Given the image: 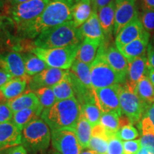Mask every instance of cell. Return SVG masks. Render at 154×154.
I'll return each mask as SVG.
<instances>
[{"mask_svg": "<svg viewBox=\"0 0 154 154\" xmlns=\"http://www.w3.org/2000/svg\"><path fill=\"white\" fill-rule=\"evenodd\" d=\"M75 0H49L37 19L21 31L24 36L36 38L44 31L71 22Z\"/></svg>", "mask_w": 154, "mask_h": 154, "instance_id": "obj_1", "label": "cell"}, {"mask_svg": "<svg viewBox=\"0 0 154 154\" xmlns=\"http://www.w3.org/2000/svg\"><path fill=\"white\" fill-rule=\"evenodd\" d=\"M81 115V106L76 98L58 101L49 109L42 111L41 119L51 131L74 128Z\"/></svg>", "mask_w": 154, "mask_h": 154, "instance_id": "obj_2", "label": "cell"}, {"mask_svg": "<svg viewBox=\"0 0 154 154\" xmlns=\"http://www.w3.org/2000/svg\"><path fill=\"white\" fill-rule=\"evenodd\" d=\"M83 39L79 28L71 21L42 32L35 38L34 44L35 47L53 49L79 45Z\"/></svg>", "mask_w": 154, "mask_h": 154, "instance_id": "obj_3", "label": "cell"}, {"mask_svg": "<svg viewBox=\"0 0 154 154\" xmlns=\"http://www.w3.org/2000/svg\"><path fill=\"white\" fill-rule=\"evenodd\" d=\"M105 48L103 42L100 46L95 59L91 64V82L94 90L116 84H123L126 82L108 63L105 55Z\"/></svg>", "mask_w": 154, "mask_h": 154, "instance_id": "obj_4", "label": "cell"}, {"mask_svg": "<svg viewBox=\"0 0 154 154\" xmlns=\"http://www.w3.org/2000/svg\"><path fill=\"white\" fill-rule=\"evenodd\" d=\"M49 2V0H30L16 5L5 3L3 11L21 32L39 17Z\"/></svg>", "mask_w": 154, "mask_h": 154, "instance_id": "obj_5", "label": "cell"}, {"mask_svg": "<svg viewBox=\"0 0 154 154\" xmlns=\"http://www.w3.org/2000/svg\"><path fill=\"white\" fill-rule=\"evenodd\" d=\"M22 145L33 153L46 151L51 141V131L47 123L36 119L26 125L21 131Z\"/></svg>", "mask_w": 154, "mask_h": 154, "instance_id": "obj_6", "label": "cell"}, {"mask_svg": "<svg viewBox=\"0 0 154 154\" xmlns=\"http://www.w3.org/2000/svg\"><path fill=\"white\" fill-rule=\"evenodd\" d=\"M80 44L53 49L34 47L32 53L44 61L49 67L68 70L76 59Z\"/></svg>", "mask_w": 154, "mask_h": 154, "instance_id": "obj_7", "label": "cell"}, {"mask_svg": "<svg viewBox=\"0 0 154 154\" xmlns=\"http://www.w3.org/2000/svg\"><path fill=\"white\" fill-rule=\"evenodd\" d=\"M119 102L122 114L126 116L131 124L133 125L139 122L147 106L132 91L126 82L120 85Z\"/></svg>", "mask_w": 154, "mask_h": 154, "instance_id": "obj_8", "label": "cell"}, {"mask_svg": "<svg viewBox=\"0 0 154 154\" xmlns=\"http://www.w3.org/2000/svg\"><path fill=\"white\" fill-rule=\"evenodd\" d=\"M51 131V144L59 154H80V145L74 128H60Z\"/></svg>", "mask_w": 154, "mask_h": 154, "instance_id": "obj_9", "label": "cell"}, {"mask_svg": "<svg viewBox=\"0 0 154 154\" xmlns=\"http://www.w3.org/2000/svg\"><path fill=\"white\" fill-rule=\"evenodd\" d=\"M121 84L94 90L96 104L102 113L114 112L123 115L119 102V88Z\"/></svg>", "mask_w": 154, "mask_h": 154, "instance_id": "obj_10", "label": "cell"}, {"mask_svg": "<svg viewBox=\"0 0 154 154\" xmlns=\"http://www.w3.org/2000/svg\"><path fill=\"white\" fill-rule=\"evenodd\" d=\"M138 17L136 0H115V23L113 34L119 32L131 21Z\"/></svg>", "mask_w": 154, "mask_h": 154, "instance_id": "obj_11", "label": "cell"}, {"mask_svg": "<svg viewBox=\"0 0 154 154\" xmlns=\"http://www.w3.org/2000/svg\"><path fill=\"white\" fill-rule=\"evenodd\" d=\"M68 70L48 67L31 78L28 84L29 88L30 91H35L42 87H51L62 79Z\"/></svg>", "mask_w": 154, "mask_h": 154, "instance_id": "obj_12", "label": "cell"}, {"mask_svg": "<svg viewBox=\"0 0 154 154\" xmlns=\"http://www.w3.org/2000/svg\"><path fill=\"white\" fill-rule=\"evenodd\" d=\"M0 67L5 69L12 78L31 79V76L26 73L22 55L16 51L0 56Z\"/></svg>", "mask_w": 154, "mask_h": 154, "instance_id": "obj_13", "label": "cell"}, {"mask_svg": "<svg viewBox=\"0 0 154 154\" xmlns=\"http://www.w3.org/2000/svg\"><path fill=\"white\" fill-rule=\"evenodd\" d=\"M146 32L139 16L127 24L116 36L115 44L117 48L123 47L140 37Z\"/></svg>", "mask_w": 154, "mask_h": 154, "instance_id": "obj_14", "label": "cell"}, {"mask_svg": "<svg viewBox=\"0 0 154 154\" xmlns=\"http://www.w3.org/2000/svg\"><path fill=\"white\" fill-rule=\"evenodd\" d=\"M149 61L146 55L128 61L126 84L134 91L137 83L146 75L149 69Z\"/></svg>", "mask_w": 154, "mask_h": 154, "instance_id": "obj_15", "label": "cell"}, {"mask_svg": "<svg viewBox=\"0 0 154 154\" xmlns=\"http://www.w3.org/2000/svg\"><path fill=\"white\" fill-rule=\"evenodd\" d=\"M22 145V134L12 121L0 124V151Z\"/></svg>", "mask_w": 154, "mask_h": 154, "instance_id": "obj_16", "label": "cell"}, {"mask_svg": "<svg viewBox=\"0 0 154 154\" xmlns=\"http://www.w3.org/2000/svg\"><path fill=\"white\" fill-rule=\"evenodd\" d=\"M150 36L151 34L146 31L145 33L137 39L117 49L128 59V61L142 57L146 55L147 51L148 46L150 43Z\"/></svg>", "mask_w": 154, "mask_h": 154, "instance_id": "obj_17", "label": "cell"}, {"mask_svg": "<svg viewBox=\"0 0 154 154\" xmlns=\"http://www.w3.org/2000/svg\"><path fill=\"white\" fill-rule=\"evenodd\" d=\"M105 55L108 63L119 75L126 80L128 61L115 46L105 48Z\"/></svg>", "mask_w": 154, "mask_h": 154, "instance_id": "obj_18", "label": "cell"}, {"mask_svg": "<svg viewBox=\"0 0 154 154\" xmlns=\"http://www.w3.org/2000/svg\"><path fill=\"white\" fill-rule=\"evenodd\" d=\"M98 17L106 38H111L113 34L115 23V0L98 11Z\"/></svg>", "mask_w": 154, "mask_h": 154, "instance_id": "obj_19", "label": "cell"}, {"mask_svg": "<svg viewBox=\"0 0 154 154\" xmlns=\"http://www.w3.org/2000/svg\"><path fill=\"white\" fill-rule=\"evenodd\" d=\"M102 42H103L101 40L84 38L79 47L76 59L91 65L95 59Z\"/></svg>", "mask_w": 154, "mask_h": 154, "instance_id": "obj_20", "label": "cell"}, {"mask_svg": "<svg viewBox=\"0 0 154 154\" xmlns=\"http://www.w3.org/2000/svg\"><path fill=\"white\" fill-rule=\"evenodd\" d=\"M83 38L101 40L104 42L105 36L100 25L98 13L92 11L91 15L88 20L79 27Z\"/></svg>", "mask_w": 154, "mask_h": 154, "instance_id": "obj_21", "label": "cell"}, {"mask_svg": "<svg viewBox=\"0 0 154 154\" xmlns=\"http://www.w3.org/2000/svg\"><path fill=\"white\" fill-rule=\"evenodd\" d=\"M7 103L13 113L29 108L40 106L37 96L34 91H27L17 97L8 100Z\"/></svg>", "mask_w": 154, "mask_h": 154, "instance_id": "obj_22", "label": "cell"}, {"mask_svg": "<svg viewBox=\"0 0 154 154\" xmlns=\"http://www.w3.org/2000/svg\"><path fill=\"white\" fill-rule=\"evenodd\" d=\"M139 128L141 131L142 147L146 148L150 154H154V125L147 116L139 122Z\"/></svg>", "mask_w": 154, "mask_h": 154, "instance_id": "obj_23", "label": "cell"}, {"mask_svg": "<svg viewBox=\"0 0 154 154\" xmlns=\"http://www.w3.org/2000/svg\"><path fill=\"white\" fill-rule=\"evenodd\" d=\"M42 111L43 110L41 106L23 109L14 113L11 121L22 131V130L26 125L32 121L38 119V116H41Z\"/></svg>", "mask_w": 154, "mask_h": 154, "instance_id": "obj_24", "label": "cell"}, {"mask_svg": "<svg viewBox=\"0 0 154 154\" xmlns=\"http://www.w3.org/2000/svg\"><path fill=\"white\" fill-rule=\"evenodd\" d=\"M29 82V80L26 79L12 78L0 87V91L5 99L8 101L24 93Z\"/></svg>", "mask_w": 154, "mask_h": 154, "instance_id": "obj_25", "label": "cell"}, {"mask_svg": "<svg viewBox=\"0 0 154 154\" xmlns=\"http://www.w3.org/2000/svg\"><path fill=\"white\" fill-rule=\"evenodd\" d=\"M91 13V0H78L75 2L73 9L72 22L77 28H79L88 20Z\"/></svg>", "mask_w": 154, "mask_h": 154, "instance_id": "obj_26", "label": "cell"}, {"mask_svg": "<svg viewBox=\"0 0 154 154\" xmlns=\"http://www.w3.org/2000/svg\"><path fill=\"white\" fill-rule=\"evenodd\" d=\"M134 92L147 106L153 103L154 86L149 80L147 75L144 76L137 83Z\"/></svg>", "mask_w": 154, "mask_h": 154, "instance_id": "obj_27", "label": "cell"}, {"mask_svg": "<svg viewBox=\"0 0 154 154\" xmlns=\"http://www.w3.org/2000/svg\"><path fill=\"white\" fill-rule=\"evenodd\" d=\"M74 129L83 149H88L92 136V126L82 112Z\"/></svg>", "mask_w": 154, "mask_h": 154, "instance_id": "obj_28", "label": "cell"}, {"mask_svg": "<svg viewBox=\"0 0 154 154\" xmlns=\"http://www.w3.org/2000/svg\"><path fill=\"white\" fill-rule=\"evenodd\" d=\"M51 88L54 94L57 101L75 97L74 88L69 78V69L62 79L54 86H51Z\"/></svg>", "mask_w": 154, "mask_h": 154, "instance_id": "obj_29", "label": "cell"}, {"mask_svg": "<svg viewBox=\"0 0 154 154\" xmlns=\"http://www.w3.org/2000/svg\"><path fill=\"white\" fill-rule=\"evenodd\" d=\"M81 112L91 125L92 128L99 124L102 112L96 104L95 96L84 104L81 105Z\"/></svg>", "mask_w": 154, "mask_h": 154, "instance_id": "obj_30", "label": "cell"}, {"mask_svg": "<svg viewBox=\"0 0 154 154\" xmlns=\"http://www.w3.org/2000/svg\"><path fill=\"white\" fill-rule=\"evenodd\" d=\"M22 57L24 59L26 73L29 76H35L49 67L44 61L33 53L25 54L22 55Z\"/></svg>", "mask_w": 154, "mask_h": 154, "instance_id": "obj_31", "label": "cell"}, {"mask_svg": "<svg viewBox=\"0 0 154 154\" xmlns=\"http://www.w3.org/2000/svg\"><path fill=\"white\" fill-rule=\"evenodd\" d=\"M70 70L79 79L83 85L90 89H93L91 82V65L83 63L76 59Z\"/></svg>", "mask_w": 154, "mask_h": 154, "instance_id": "obj_32", "label": "cell"}, {"mask_svg": "<svg viewBox=\"0 0 154 154\" xmlns=\"http://www.w3.org/2000/svg\"><path fill=\"white\" fill-rule=\"evenodd\" d=\"M122 115L114 111L102 113L99 124L105 128L108 134L113 137L116 136L117 131L120 128V117Z\"/></svg>", "mask_w": 154, "mask_h": 154, "instance_id": "obj_33", "label": "cell"}, {"mask_svg": "<svg viewBox=\"0 0 154 154\" xmlns=\"http://www.w3.org/2000/svg\"><path fill=\"white\" fill-rule=\"evenodd\" d=\"M37 96L42 110L49 109L57 102V99L51 87H42L34 91Z\"/></svg>", "mask_w": 154, "mask_h": 154, "instance_id": "obj_34", "label": "cell"}, {"mask_svg": "<svg viewBox=\"0 0 154 154\" xmlns=\"http://www.w3.org/2000/svg\"><path fill=\"white\" fill-rule=\"evenodd\" d=\"M109 139L103 136L92 135L88 149L97 154H106Z\"/></svg>", "mask_w": 154, "mask_h": 154, "instance_id": "obj_35", "label": "cell"}, {"mask_svg": "<svg viewBox=\"0 0 154 154\" xmlns=\"http://www.w3.org/2000/svg\"><path fill=\"white\" fill-rule=\"evenodd\" d=\"M116 136L122 141H127L136 139L139 136V134L138 130L133 126L132 124H128L121 127Z\"/></svg>", "mask_w": 154, "mask_h": 154, "instance_id": "obj_36", "label": "cell"}, {"mask_svg": "<svg viewBox=\"0 0 154 154\" xmlns=\"http://www.w3.org/2000/svg\"><path fill=\"white\" fill-rule=\"evenodd\" d=\"M140 19L144 29L150 34H154V11L143 9Z\"/></svg>", "mask_w": 154, "mask_h": 154, "instance_id": "obj_37", "label": "cell"}, {"mask_svg": "<svg viewBox=\"0 0 154 154\" xmlns=\"http://www.w3.org/2000/svg\"><path fill=\"white\" fill-rule=\"evenodd\" d=\"M123 147L124 154H138L142 147L141 141L140 139L123 141Z\"/></svg>", "mask_w": 154, "mask_h": 154, "instance_id": "obj_38", "label": "cell"}, {"mask_svg": "<svg viewBox=\"0 0 154 154\" xmlns=\"http://www.w3.org/2000/svg\"><path fill=\"white\" fill-rule=\"evenodd\" d=\"M106 154H124L123 141L116 137L113 136L109 141Z\"/></svg>", "mask_w": 154, "mask_h": 154, "instance_id": "obj_39", "label": "cell"}, {"mask_svg": "<svg viewBox=\"0 0 154 154\" xmlns=\"http://www.w3.org/2000/svg\"><path fill=\"white\" fill-rule=\"evenodd\" d=\"M14 113L7 105V102L0 103V124L11 121Z\"/></svg>", "mask_w": 154, "mask_h": 154, "instance_id": "obj_40", "label": "cell"}, {"mask_svg": "<svg viewBox=\"0 0 154 154\" xmlns=\"http://www.w3.org/2000/svg\"><path fill=\"white\" fill-rule=\"evenodd\" d=\"M113 1L114 0H91L92 11L98 12L100 9L103 8V7L108 5Z\"/></svg>", "mask_w": 154, "mask_h": 154, "instance_id": "obj_41", "label": "cell"}, {"mask_svg": "<svg viewBox=\"0 0 154 154\" xmlns=\"http://www.w3.org/2000/svg\"><path fill=\"white\" fill-rule=\"evenodd\" d=\"M7 154H28L26 150L22 145H19L7 149Z\"/></svg>", "mask_w": 154, "mask_h": 154, "instance_id": "obj_42", "label": "cell"}, {"mask_svg": "<svg viewBox=\"0 0 154 154\" xmlns=\"http://www.w3.org/2000/svg\"><path fill=\"white\" fill-rule=\"evenodd\" d=\"M147 58L149 66L154 69V47L150 42L147 49Z\"/></svg>", "mask_w": 154, "mask_h": 154, "instance_id": "obj_43", "label": "cell"}, {"mask_svg": "<svg viewBox=\"0 0 154 154\" xmlns=\"http://www.w3.org/2000/svg\"><path fill=\"white\" fill-rule=\"evenodd\" d=\"M12 79L10 75L7 73L5 69L0 67V87L5 84L7 82Z\"/></svg>", "mask_w": 154, "mask_h": 154, "instance_id": "obj_44", "label": "cell"}, {"mask_svg": "<svg viewBox=\"0 0 154 154\" xmlns=\"http://www.w3.org/2000/svg\"><path fill=\"white\" fill-rule=\"evenodd\" d=\"M145 116H147L151 119L154 125V103L148 106L145 109Z\"/></svg>", "mask_w": 154, "mask_h": 154, "instance_id": "obj_45", "label": "cell"}, {"mask_svg": "<svg viewBox=\"0 0 154 154\" xmlns=\"http://www.w3.org/2000/svg\"><path fill=\"white\" fill-rule=\"evenodd\" d=\"M143 9L154 11V0H142Z\"/></svg>", "mask_w": 154, "mask_h": 154, "instance_id": "obj_46", "label": "cell"}, {"mask_svg": "<svg viewBox=\"0 0 154 154\" xmlns=\"http://www.w3.org/2000/svg\"><path fill=\"white\" fill-rule=\"evenodd\" d=\"M9 20V19L7 16L3 14H0V31L2 29L4 26H5L7 22Z\"/></svg>", "mask_w": 154, "mask_h": 154, "instance_id": "obj_47", "label": "cell"}, {"mask_svg": "<svg viewBox=\"0 0 154 154\" xmlns=\"http://www.w3.org/2000/svg\"><path fill=\"white\" fill-rule=\"evenodd\" d=\"M147 76L149 77V80L151 81L152 84L154 86V69L149 66V69L147 72Z\"/></svg>", "mask_w": 154, "mask_h": 154, "instance_id": "obj_48", "label": "cell"}, {"mask_svg": "<svg viewBox=\"0 0 154 154\" xmlns=\"http://www.w3.org/2000/svg\"><path fill=\"white\" fill-rule=\"evenodd\" d=\"M28 1H30V0H5V2H7L6 4H8L9 5H16Z\"/></svg>", "mask_w": 154, "mask_h": 154, "instance_id": "obj_49", "label": "cell"}, {"mask_svg": "<svg viewBox=\"0 0 154 154\" xmlns=\"http://www.w3.org/2000/svg\"><path fill=\"white\" fill-rule=\"evenodd\" d=\"M80 154H97L96 153H95L94 151L92 150L89 149H84L81 152Z\"/></svg>", "mask_w": 154, "mask_h": 154, "instance_id": "obj_50", "label": "cell"}, {"mask_svg": "<svg viewBox=\"0 0 154 154\" xmlns=\"http://www.w3.org/2000/svg\"><path fill=\"white\" fill-rule=\"evenodd\" d=\"M138 154H150L149 152L148 151V150L144 147H141V149H140V151H138Z\"/></svg>", "mask_w": 154, "mask_h": 154, "instance_id": "obj_51", "label": "cell"}, {"mask_svg": "<svg viewBox=\"0 0 154 154\" xmlns=\"http://www.w3.org/2000/svg\"><path fill=\"white\" fill-rule=\"evenodd\" d=\"M5 6V0H0V11L4 10Z\"/></svg>", "mask_w": 154, "mask_h": 154, "instance_id": "obj_52", "label": "cell"}, {"mask_svg": "<svg viewBox=\"0 0 154 154\" xmlns=\"http://www.w3.org/2000/svg\"><path fill=\"white\" fill-rule=\"evenodd\" d=\"M0 154H7V149L0 151Z\"/></svg>", "mask_w": 154, "mask_h": 154, "instance_id": "obj_53", "label": "cell"}, {"mask_svg": "<svg viewBox=\"0 0 154 154\" xmlns=\"http://www.w3.org/2000/svg\"><path fill=\"white\" fill-rule=\"evenodd\" d=\"M151 43L152 44V45H153L154 47V34H153V37H152V42H151Z\"/></svg>", "mask_w": 154, "mask_h": 154, "instance_id": "obj_54", "label": "cell"}, {"mask_svg": "<svg viewBox=\"0 0 154 154\" xmlns=\"http://www.w3.org/2000/svg\"><path fill=\"white\" fill-rule=\"evenodd\" d=\"M49 154H59V153H58V152H57V151H51Z\"/></svg>", "mask_w": 154, "mask_h": 154, "instance_id": "obj_55", "label": "cell"}, {"mask_svg": "<svg viewBox=\"0 0 154 154\" xmlns=\"http://www.w3.org/2000/svg\"><path fill=\"white\" fill-rule=\"evenodd\" d=\"M76 1H78V0H75V2H76Z\"/></svg>", "mask_w": 154, "mask_h": 154, "instance_id": "obj_56", "label": "cell"}, {"mask_svg": "<svg viewBox=\"0 0 154 154\" xmlns=\"http://www.w3.org/2000/svg\"><path fill=\"white\" fill-rule=\"evenodd\" d=\"M0 56H1V55H0Z\"/></svg>", "mask_w": 154, "mask_h": 154, "instance_id": "obj_57", "label": "cell"}]
</instances>
